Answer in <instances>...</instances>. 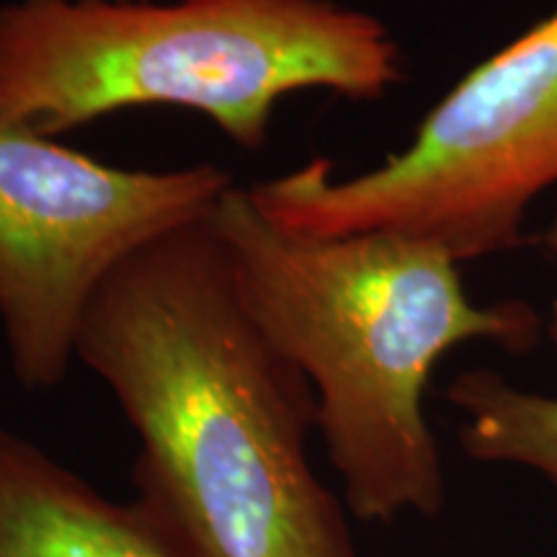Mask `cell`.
Instances as JSON below:
<instances>
[{
    "label": "cell",
    "instance_id": "obj_1",
    "mask_svg": "<svg viewBox=\"0 0 557 557\" xmlns=\"http://www.w3.org/2000/svg\"><path fill=\"white\" fill-rule=\"evenodd\" d=\"M209 218L137 250L83 320L75 359L139 444L132 504L176 557H359L310 462L312 387L253 318Z\"/></svg>",
    "mask_w": 557,
    "mask_h": 557
},
{
    "label": "cell",
    "instance_id": "obj_2",
    "mask_svg": "<svg viewBox=\"0 0 557 557\" xmlns=\"http://www.w3.org/2000/svg\"><path fill=\"white\" fill-rule=\"evenodd\" d=\"M246 305L308 380L346 508L364 521L436 517L444 468L426 416L438 361L485 341L537 346L545 323L519 299L472 302L449 250L395 233L297 235L235 184L212 218Z\"/></svg>",
    "mask_w": 557,
    "mask_h": 557
},
{
    "label": "cell",
    "instance_id": "obj_3",
    "mask_svg": "<svg viewBox=\"0 0 557 557\" xmlns=\"http://www.w3.org/2000/svg\"><path fill=\"white\" fill-rule=\"evenodd\" d=\"M398 41L336 0H9L0 5V120L60 137L116 111L176 107L243 150L305 90L380 101Z\"/></svg>",
    "mask_w": 557,
    "mask_h": 557
},
{
    "label": "cell",
    "instance_id": "obj_5",
    "mask_svg": "<svg viewBox=\"0 0 557 557\" xmlns=\"http://www.w3.org/2000/svg\"><path fill=\"white\" fill-rule=\"evenodd\" d=\"M233 186L212 163L122 169L0 120V331L18 385L60 387L107 278L137 250L207 220Z\"/></svg>",
    "mask_w": 557,
    "mask_h": 557
},
{
    "label": "cell",
    "instance_id": "obj_8",
    "mask_svg": "<svg viewBox=\"0 0 557 557\" xmlns=\"http://www.w3.org/2000/svg\"><path fill=\"white\" fill-rule=\"evenodd\" d=\"M540 243L557 259V214H555V220L545 227V233L540 235ZM545 336L549 338V346H553V357L557 361V297L553 299V308H549V318L545 323Z\"/></svg>",
    "mask_w": 557,
    "mask_h": 557
},
{
    "label": "cell",
    "instance_id": "obj_7",
    "mask_svg": "<svg viewBox=\"0 0 557 557\" xmlns=\"http://www.w3.org/2000/svg\"><path fill=\"white\" fill-rule=\"evenodd\" d=\"M459 410L465 455L537 472L557 487V395L513 385L493 369H468L447 387Z\"/></svg>",
    "mask_w": 557,
    "mask_h": 557
},
{
    "label": "cell",
    "instance_id": "obj_4",
    "mask_svg": "<svg viewBox=\"0 0 557 557\" xmlns=\"http://www.w3.org/2000/svg\"><path fill=\"white\" fill-rule=\"evenodd\" d=\"M557 186V9L459 78L406 150L354 176L329 158L256 181L250 199L297 235L395 233L459 263L524 240L527 209Z\"/></svg>",
    "mask_w": 557,
    "mask_h": 557
},
{
    "label": "cell",
    "instance_id": "obj_6",
    "mask_svg": "<svg viewBox=\"0 0 557 557\" xmlns=\"http://www.w3.org/2000/svg\"><path fill=\"white\" fill-rule=\"evenodd\" d=\"M0 557H176L116 504L26 436L0 429Z\"/></svg>",
    "mask_w": 557,
    "mask_h": 557
}]
</instances>
